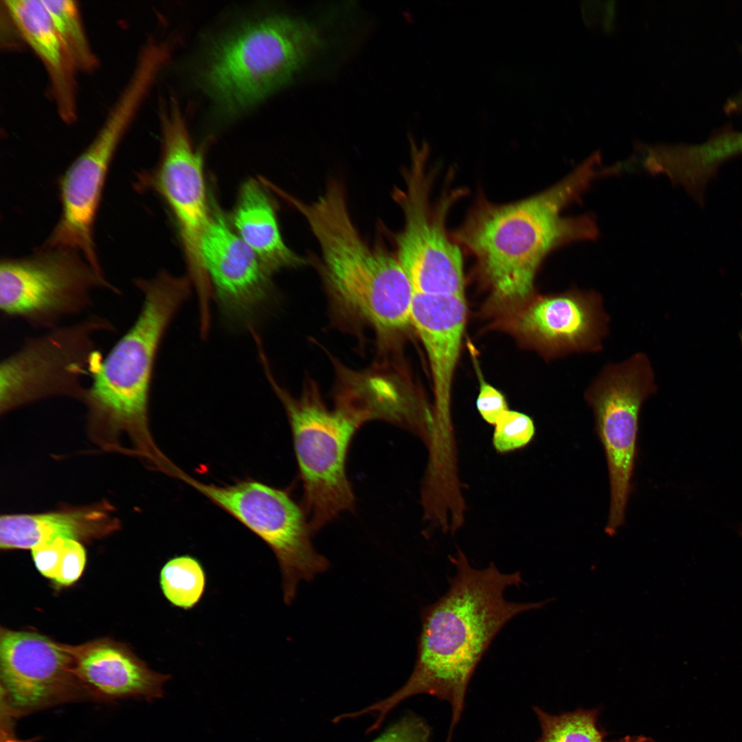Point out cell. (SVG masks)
Wrapping results in <instances>:
<instances>
[{"label":"cell","mask_w":742,"mask_h":742,"mask_svg":"<svg viewBox=\"0 0 742 742\" xmlns=\"http://www.w3.org/2000/svg\"><path fill=\"white\" fill-rule=\"evenodd\" d=\"M97 289L120 294L73 249L40 246L27 256L1 260V313L34 328L50 330L65 317L88 311Z\"/></svg>","instance_id":"8"},{"label":"cell","mask_w":742,"mask_h":742,"mask_svg":"<svg viewBox=\"0 0 742 742\" xmlns=\"http://www.w3.org/2000/svg\"><path fill=\"white\" fill-rule=\"evenodd\" d=\"M617 742H654V741H652L651 739H649V738L645 737H641V736L629 737V736H627V737H625L621 739L620 740H619Z\"/></svg>","instance_id":"31"},{"label":"cell","mask_w":742,"mask_h":742,"mask_svg":"<svg viewBox=\"0 0 742 742\" xmlns=\"http://www.w3.org/2000/svg\"><path fill=\"white\" fill-rule=\"evenodd\" d=\"M451 561L456 573L449 578L448 590L422 610L416 660L410 677L390 697L357 712L359 716L375 715L371 731L379 728L400 702L428 694L448 701L451 707L449 742L463 710L470 679L495 637L517 615L541 609L551 601H508L504 592L524 583L520 572L503 573L493 563L476 569L462 553Z\"/></svg>","instance_id":"1"},{"label":"cell","mask_w":742,"mask_h":742,"mask_svg":"<svg viewBox=\"0 0 742 742\" xmlns=\"http://www.w3.org/2000/svg\"><path fill=\"white\" fill-rule=\"evenodd\" d=\"M742 153V133L714 136L695 145L647 148L641 153L643 166L653 173L667 176L682 186L703 207L710 181L728 160Z\"/></svg>","instance_id":"19"},{"label":"cell","mask_w":742,"mask_h":742,"mask_svg":"<svg viewBox=\"0 0 742 742\" xmlns=\"http://www.w3.org/2000/svg\"><path fill=\"white\" fill-rule=\"evenodd\" d=\"M534 710L541 729L537 742H605L604 733L596 724V710L579 709L559 715L539 708Z\"/></svg>","instance_id":"25"},{"label":"cell","mask_w":742,"mask_h":742,"mask_svg":"<svg viewBox=\"0 0 742 742\" xmlns=\"http://www.w3.org/2000/svg\"><path fill=\"white\" fill-rule=\"evenodd\" d=\"M598 159L593 156L554 186L528 199L484 204L466 221L458 238L477 259L495 300L508 305L525 301L550 251L598 235L589 216L563 217L561 211L598 175Z\"/></svg>","instance_id":"2"},{"label":"cell","mask_w":742,"mask_h":742,"mask_svg":"<svg viewBox=\"0 0 742 742\" xmlns=\"http://www.w3.org/2000/svg\"><path fill=\"white\" fill-rule=\"evenodd\" d=\"M300 214L319 243L326 280L344 306L381 331L411 324L414 292L405 272L397 258L363 241L343 192H326Z\"/></svg>","instance_id":"3"},{"label":"cell","mask_w":742,"mask_h":742,"mask_svg":"<svg viewBox=\"0 0 742 742\" xmlns=\"http://www.w3.org/2000/svg\"><path fill=\"white\" fill-rule=\"evenodd\" d=\"M233 223L238 235L271 275L304 263V260L284 243L274 205L264 187L254 179H248L240 188Z\"/></svg>","instance_id":"21"},{"label":"cell","mask_w":742,"mask_h":742,"mask_svg":"<svg viewBox=\"0 0 742 742\" xmlns=\"http://www.w3.org/2000/svg\"><path fill=\"white\" fill-rule=\"evenodd\" d=\"M405 191L396 193L405 216L397 259L415 293L464 295L463 263L445 229L448 203L433 208L425 171V148H412Z\"/></svg>","instance_id":"12"},{"label":"cell","mask_w":742,"mask_h":742,"mask_svg":"<svg viewBox=\"0 0 742 742\" xmlns=\"http://www.w3.org/2000/svg\"><path fill=\"white\" fill-rule=\"evenodd\" d=\"M170 473L235 517L271 548L280 567L286 605L293 600L301 581H311L328 569V560L313 546L312 530L303 510L286 491L251 480L225 486L207 484L175 466Z\"/></svg>","instance_id":"9"},{"label":"cell","mask_w":742,"mask_h":742,"mask_svg":"<svg viewBox=\"0 0 742 742\" xmlns=\"http://www.w3.org/2000/svg\"><path fill=\"white\" fill-rule=\"evenodd\" d=\"M428 725L415 715H407L372 742H429Z\"/></svg>","instance_id":"27"},{"label":"cell","mask_w":742,"mask_h":742,"mask_svg":"<svg viewBox=\"0 0 742 742\" xmlns=\"http://www.w3.org/2000/svg\"><path fill=\"white\" fill-rule=\"evenodd\" d=\"M656 390L649 357L636 352L621 362L606 365L584 394L607 462L610 505L605 531L609 536L625 522L637 456L640 409Z\"/></svg>","instance_id":"10"},{"label":"cell","mask_w":742,"mask_h":742,"mask_svg":"<svg viewBox=\"0 0 742 742\" xmlns=\"http://www.w3.org/2000/svg\"><path fill=\"white\" fill-rule=\"evenodd\" d=\"M5 7L25 41L37 54L47 72L60 118L76 119V70L67 54L43 0H7Z\"/></svg>","instance_id":"18"},{"label":"cell","mask_w":742,"mask_h":742,"mask_svg":"<svg viewBox=\"0 0 742 742\" xmlns=\"http://www.w3.org/2000/svg\"><path fill=\"white\" fill-rule=\"evenodd\" d=\"M464 295H414L411 324L428 355L436 403L442 416L448 413L453 375L465 326Z\"/></svg>","instance_id":"17"},{"label":"cell","mask_w":742,"mask_h":742,"mask_svg":"<svg viewBox=\"0 0 742 742\" xmlns=\"http://www.w3.org/2000/svg\"><path fill=\"white\" fill-rule=\"evenodd\" d=\"M0 675L1 704L16 718L90 699L66 644L34 631L1 627Z\"/></svg>","instance_id":"13"},{"label":"cell","mask_w":742,"mask_h":742,"mask_svg":"<svg viewBox=\"0 0 742 742\" xmlns=\"http://www.w3.org/2000/svg\"><path fill=\"white\" fill-rule=\"evenodd\" d=\"M201 254L222 316L231 324H250L270 297L272 275L214 205Z\"/></svg>","instance_id":"14"},{"label":"cell","mask_w":742,"mask_h":742,"mask_svg":"<svg viewBox=\"0 0 742 742\" xmlns=\"http://www.w3.org/2000/svg\"><path fill=\"white\" fill-rule=\"evenodd\" d=\"M614 18L615 1H607V5L605 7V16L603 21V27L606 31H609L611 29Z\"/></svg>","instance_id":"29"},{"label":"cell","mask_w":742,"mask_h":742,"mask_svg":"<svg viewBox=\"0 0 742 742\" xmlns=\"http://www.w3.org/2000/svg\"><path fill=\"white\" fill-rule=\"evenodd\" d=\"M163 146L155 170L139 174L137 189H153L171 210L179 229L189 279L198 300L212 298V288L204 267L201 242L210 217L203 174L202 154L192 144L177 102L161 110Z\"/></svg>","instance_id":"11"},{"label":"cell","mask_w":742,"mask_h":742,"mask_svg":"<svg viewBox=\"0 0 742 742\" xmlns=\"http://www.w3.org/2000/svg\"><path fill=\"white\" fill-rule=\"evenodd\" d=\"M739 533L741 535V537H742V526L740 528Z\"/></svg>","instance_id":"32"},{"label":"cell","mask_w":742,"mask_h":742,"mask_svg":"<svg viewBox=\"0 0 742 742\" xmlns=\"http://www.w3.org/2000/svg\"><path fill=\"white\" fill-rule=\"evenodd\" d=\"M117 522L104 506L36 514H10L0 519L1 549H30L58 538H98Z\"/></svg>","instance_id":"20"},{"label":"cell","mask_w":742,"mask_h":742,"mask_svg":"<svg viewBox=\"0 0 742 742\" xmlns=\"http://www.w3.org/2000/svg\"><path fill=\"white\" fill-rule=\"evenodd\" d=\"M322 43L303 19L274 14L252 19L214 43L199 82L220 114L233 116L288 82Z\"/></svg>","instance_id":"4"},{"label":"cell","mask_w":742,"mask_h":742,"mask_svg":"<svg viewBox=\"0 0 742 742\" xmlns=\"http://www.w3.org/2000/svg\"><path fill=\"white\" fill-rule=\"evenodd\" d=\"M107 318L88 315L28 337L0 363V412L41 399L68 396L83 401L82 378L102 359L95 339L115 331Z\"/></svg>","instance_id":"7"},{"label":"cell","mask_w":742,"mask_h":742,"mask_svg":"<svg viewBox=\"0 0 742 742\" xmlns=\"http://www.w3.org/2000/svg\"><path fill=\"white\" fill-rule=\"evenodd\" d=\"M480 391L476 406L482 418L490 424H495L500 416L508 410L504 396L496 388L480 379Z\"/></svg>","instance_id":"28"},{"label":"cell","mask_w":742,"mask_h":742,"mask_svg":"<svg viewBox=\"0 0 742 742\" xmlns=\"http://www.w3.org/2000/svg\"><path fill=\"white\" fill-rule=\"evenodd\" d=\"M495 425L493 443L495 449L502 453L526 446L535 434L532 419L517 411H505Z\"/></svg>","instance_id":"26"},{"label":"cell","mask_w":742,"mask_h":742,"mask_svg":"<svg viewBox=\"0 0 742 742\" xmlns=\"http://www.w3.org/2000/svg\"><path fill=\"white\" fill-rule=\"evenodd\" d=\"M609 322L598 293L572 289L532 302L517 327L548 355L562 357L600 351Z\"/></svg>","instance_id":"15"},{"label":"cell","mask_w":742,"mask_h":742,"mask_svg":"<svg viewBox=\"0 0 742 742\" xmlns=\"http://www.w3.org/2000/svg\"><path fill=\"white\" fill-rule=\"evenodd\" d=\"M134 285L143 296L132 326L90 374L83 402L93 421L148 437V412L157 353L175 314L190 295L188 277L161 271Z\"/></svg>","instance_id":"5"},{"label":"cell","mask_w":742,"mask_h":742,"mask_svg":"<svg viewBox=\"0 0 742 742\" xmlns=\"http://www.w3.org/2000/svg\"><path fill=\"white\" fill-rule=\"evenodd\" d=\"M73 671L90 699L153 701L163 697L170 675L150 669L131 649L110 639L66 644Z\"/></svg>","instance_id":"16"},{"label":"cell","mask_w":742,"mask_h":742,"mask_svg":"<svg viewBox=\"0 0 742 742\" xmlns=\"http://www.w3.org/2000/svg\"><path fill=\"white\" fill-rule=\"evenodd\" d=\"M162 594L173 607L190 610L201 600L206 587V574L201 561L190 554L174 556L159 573Z\"/></svg>","instance_id":"22"},{"label":"cell","mask_w":742,"mask_h":742,"mask_svg":"<svg viewBox=\"0 0 742 742\" xmlns=\"http://www.w3.org/2000/svg\"><path fill=\"white\" fill-rule=\"evenodd\" d=\"M266 374L288 415L308 523L316 531L354 506L346 473L347 451L356 430L370 416L357 407L328 409L315 398L294 400L278 387L269 371Z\"/></svg>","instance_id":"6"},{"label":"cell","mask_w":742,"mask_h":742,"mask_svg":"<svg viewBox=\"0 0 742 742\" xmlns=\"http://www.w3.org/2000/svg\"><path fill=\"white\" fill-rule=\"evenodd\" d=\"M728 109L732 111L742 109V89L738 94L730 100L729 104H728Z\"/></svg>","instance_id":"30"},{"label":"cell","mask_w":742,"mask_h":742,"mask_svg":"<svg viewBox=\"0 0 742 742\" xmlns=\"http://www.w3.org/2000/svg\"><path fill=\"white\" fill-rule=\"evenodd\" d=\"M43 1L76 70L93 71L98 65V60L88 42L76 2L71 0Z\"/></svg>","instance_id":"23"},{"label":"cell","mask_w":742,"mask_h":742,"mask_svg":"<svg viewBox=\"0 0 742 742\" xmlns=\"http://www.w3.org/2000/svg\"><path fill=\"white\" fill-rule=\"evenodd\" d=\"M32 559L39 572L61 585H70L82 575L86 551L79 541L58 538L34 548Z\"/></svg>","instance_id":"24"}]
</instances>
